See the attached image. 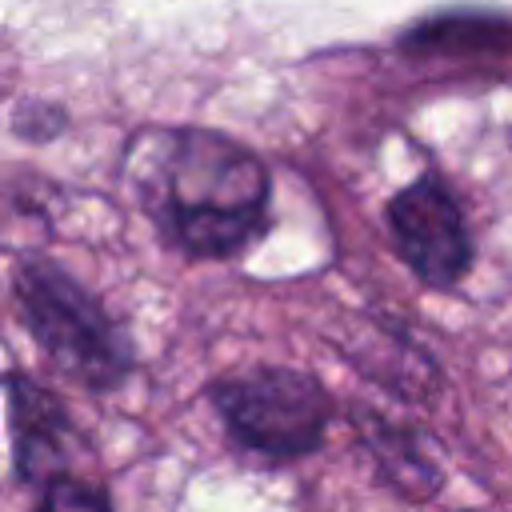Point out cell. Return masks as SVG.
<instances>
[{
    "mask_svg": "<svg viewBox=\"0 0 512 512\" xmlns=\"http://www.w3.org/2000/svg\"><path fill=\"white\" fill-rule=\"evenodd\" d=\"M128 168L144 212L192 256H236L264 232L268 172L220 132H148L132 144Z\"/></svg>",
    "mask_w": 512,
    "mask_h": 512,
    "instance_id": "1",
    "label": "cell"
},
{
    "mask_svg": "<svg viewBox=\"0 0 512 512\" xmlns=\"http://www.w3.org/2000/svg\"><path fill=\"white\" fill-rule=\"evenodd\" d=\"M28 332L48 360L88 388H112L132 368V344L96 296L48 260H24L12 276Z\"/></svg>",
    "mask_w": 512,
    "mask_h": 512,
    "instance_id": "2",
    "label": "cell"
},
{
    "mask_svg": "<svg viewBox=\"0 0 512 512\" xmlns=\"http://www.w3.org/2000/svg\"><path fill=\"white\" fill-rule=\"evenodd\" d=\"M212 404L244 448L272 460L312 452L328 424V400L320 384L292 368H252L224 376L212 388Z\"/></svg>",
    "mask_w": 512,
    "mask_h": 512,
    "instance_id": "3",
    "label": "cell"
},
{
    "mask_svg": "<svg viewBox=\"0 0 512 512\" xmlns=\"http://www.w3.org/2000/svg\"><path fill=\"white\" fill-rule=\"evenodd\" d=\"M388 228L404 264L428 288H452L472 260V240L460 204L436 176H420L388 204Z\"/></svg>",
    "mask_w": 512,
    "mask_h": 512,
    "instance_id": "4",
    "label": "cell"
},
{
    "mask_svg": "<svg viewBox=\"0 0 512 512\" xmlns=\"http://www.w3.org/2000/svg\"><path fill=\"white\" fill-rule=\"evenodd\" d=\"M12 428H16V464L28 480H64V456L72 444V424L52 392L32 380L12 384Z\"/></svg>",
    "mask_w": 512,
    "mask_h": 512,
    "instance_id": "5",
    "label": "cell"
},
{
    "mask_svg": "<svg viewBox=\"0 0 512 512\" xmlns=\"http://www.w3.org/2000/svg\"><path fill=\"white\" fill-rule=\"evenodd\" d=\"M364 440L380 464V472L388 476V484L408 496V500H428L440 488V472L432 464V456L416 444V436H408L404 428H388L380 420L364 424Z\"/></svg>",
    "mask_w": 512,
    "mask_h": 512,
    "instance_id": "6",
    "label": "cell"
},
{
    "mask_svg": "<svg viewBox=\"0 0 512 512\" xmlns=\"http://www.w3.org/2000/svg\"><path fill=\"white\" fill-rule=\"evenodd\" d=\"M40 512H108V504L96 492H88L84 484H76V480L64 476V480L48 484Z\"/></svg>",
    "mask_w": 512,
    "mask_h": 512,
    "instance_id": "7",
    "label": "cell"
}]
</instances>
